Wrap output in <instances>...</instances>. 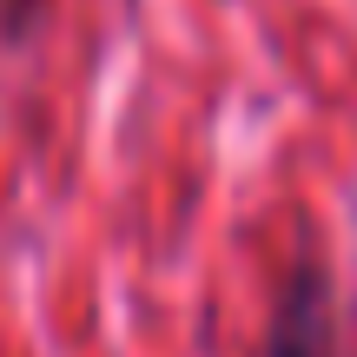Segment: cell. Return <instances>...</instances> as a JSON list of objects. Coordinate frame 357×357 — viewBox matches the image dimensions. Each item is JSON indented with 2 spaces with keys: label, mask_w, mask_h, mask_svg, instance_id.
I'll return each mask as SVG.
<instances>
[{
  "label": "cell",
  "mask_w": 357,
  "mask_h": 357,
  "mask_svg": "<svg viewBox=\"0 0 357 357\" xmlns=\"http://www.w3.org/2000/svg\"><path fill=\"white\" fill-rule=\"evenodd\" d=\"M265 357H344V331H337V291L318 265H298L291 284L278 291L271 311Z\"/></svg>",
  "instance_id": "obj_1"
}]
</instances>
